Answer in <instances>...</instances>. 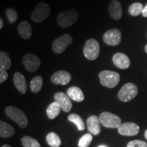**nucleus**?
<instances>
[{
    "label": "nucleus",
    "mask_w": 147,
    "mask_h": 147,
    "mask_svg": "<svg viewBox=\"0 0 147 147\" xmlns=\"http://www.w3.org/2000/svg\"><path fill=\"white\" fill-rule=\"evenodd\" d=\"M79 14L76 9L71 8L59 13L57 17V22L61 28H68L78 21Z\"/></svg>",
    "instance_id": "obj_1"
},
{
    "label": "nucleus",
    "mask_w": 147,
    "mask_h": 147,
    "mask_svg": "<svg viewBox=\"0 0 147 147\" xmlns=\"http://www.w3.org/2000/svg\"><path fill=\"white\" fill-rule=\"evenodd\" d=\"M5 113L20 127L25 128L28 125V119L26 115L17 108L14 107V106H8L5 108Z\"/></svg>",
    "instance_id": "obj_2"
},
{
    "label": "nucleus",
    "mask_w": 147,
    "mask_h": 147,
    "mask_svg": "<svg viewBox=\"0 0 147 147\" xmlns=\"http://www.w3.org/2000/svg\"><path fill=\"white\" fill-rule=\"evenodd\" d=\"M99 78L102 85L108 88H115L120 81V75L116 71L103 70L99 74Z\"/></svg>",
    "instance_id": "obj_3"
},
{
    "label": "nucleus",
    "mask_w": 147,
    "mask_h": 147,
    "mask_svg": "<svg viewBox=\"0 0 147 147\" xmlns=\"http://www.w3.org/2000/svg\"><path fill=\"white\" fill-rule=\"evenodd\" d=\"M51 13V8L50 5L45 2H40L34 8L31 18L33 22L40 23L45 21L50 16Z\"/></svg>",
    "instance_id": "obj_4"
},
{
    "label": "nucleus",
    "mask_w": 147,
    "mask_h": 147,
    "mask_svg": "<svg viewBox=\"0 0 147 147\" xmlns=\"http://www.w3.org/2000/svg\"><path fill=\"white\" fill-rule=\"evenodd\" d=\"M100 53V46L95 39H89L84 44L83 53L88 60L93 61L98 58Z\"/></svg>",
    "instance_id": "obj_5"
},
{
    "label": "nucleus",
    "mask_w": 147,
    "mask_h": 147,
    "mask_svg": "<svg viewBox=\"0 0 147 147\" xmlns=\"http://www.w3.org/2000/svg\"><path fill=\"white\" fill-rule=\"evenodd\" d=\"M138 92V89L137 86L131 82H128L119 90L118 97L121 102H128L135 98Z\"/></svg>",
    "instance_id": "obj_6"
},
{
    "label": "nucleus",
    "mask_w": 147,
    "mask_h": 147,
    "mask_svg": "<svg viewBox=\"0 0 147 147\" xmlns=\"http://www.w3.org/2000/svg\"><path fill=\"white\" fill-rule=\"evenodd\" d=\"M73 41L72 37L69 34L62 35L54 40L52 45V49L55 54L60 55L66 50Z\"/></svg>",
    "instance_id": "obj_7"
},
{
    "label": "nucleus",
    "mask_w": 147,
    "mask_h": 147,
    "mask_svg": "<svg viewBox=\"0 0 147 147\" xmlns=\"http://www.w3.org/2000/svg\"><path fill=\"white\" fill-rule=\"evenodd\" d=\"M101 124L107 128H119L121 125V119L119 116L109 112H104L100 115Z\"/></svg>",
    "instance_id": "obj_8"
},
{
    "label": "nucleus",
    "mask_w": 147,
    "mask_h": 147,
    "mask_svg": "<svg viewBox=\"0 0 147 147\" xmlns=\"http://www.w3.org/2000/svg\"><path fill=\"white\" fill-rule=\"evenodd\" d=\"M23 63L25 69L29 72H35L38 70L41 65V61L36 55L32 53H27L24 55L23 58Z\"/></svg>",
    "instance_id": "obj_9"
},
{
    "label": "nucleus",
    "mask_w": 147,
    "mask_h": 147,
    "mask_svg": "<svg viewBox=\"0 0 147 147\" xmlns=\"http://www.w3.org/2000/svg\"><path fill=\"white\" fill-rule=\"evenodd\" d=\"M122 39V34L118 29H111L106 31L103 36V40L107 45L111 47L118 46Z\"/></svg>",
    "instance_id": "obj_10"
},
{
    "label": "nucleus",
    "mask_w": 147,
    "mask_h": 147,
    "mask_svg": "<svg viewBox=\"0 0 147 147\" xmlns=\"http://www.w3.org/2000/svg\"><path fill=\"white\" fill-rule=\"evenodd\" d=\"M55 102H58L61 109L65 113H68L72 108V103L68 95L63 92H57L54 95Z\"/></svg>",
    "instance_id": "obj_11"
},
{
    "label": "nucleus",
    "mask_w": 147,
    "mask_h": 147,
    "mask_svg": "<svg viewBox=\"0 0 147 147\" xmlns=\"http://www.w3.org/2000/svg\"><path fill=\"white\" fill-rule=\"evenodd\" d=\"M140 127L137 124L134 123H121L118 128L119 134L126 136H134L139 133Z\"/></svg>",
    "instance_id": "obj_12"
},
{
    "label": "nucleus",
    "mask_w": 147,
    "mask_h": 147,
    "mask_svg": "<svg viewBox=\"0 0 147 147\" xmlns=\"http://www.w3.org/2000/svg\"><path fill=\"white\" fill-rule=\"evenodd\" d=\"M71 75L68 71L64 70H59L55 72L51 76V82L55 84H61L67 85L70 82Z\"/></svg>",
    "instance_id": "obj_13"
},
{
    "label": "nucleus",
    "mask_w": 147,
    "mask_h": 147,
    "mask_svg": "<svg viewBox=\"0 0 147 147\" xmlns=\"http://www.w3.org/2000/svg\"><path fill=\"white\" fill-rule=\"evenodd\" d=\"M108 12L110 17L115 21H119L122 17L123 9L121 3L118 0H113L108 5Z\"/></svg>",
    "instance_id": "obj_14"
},
{
    "label": "nucleus",
    "mask_w": 147,
    "mask_h": 147,
    "mask_svg": "<svg viewBox=\"0 0 147 147\" xmlns=\"http://www.w3.org/2000/svg\"><path fill=\"white\" fill-rule=\"evenodd\" d=\"M113 61L116 67L121 69H127L131 64V61L128 56L122 53H117L114 55Z\"/></svg>",
    "instance_id": "obj_15"
},
{
    "label": "nucleus",
    "mask_w": 147,
    "mask_h": 147,
    "mask_svg": "<svg viewBox=\"0 0 147 147\" xmlns=\"http://www.w3.org/2000/svg\"><path fill=\"white\" fill-rule=\"evenodd\" d=\"M87 126L90 134L97 136L100 133V121L95 115L90 116L87 120Z\"/></svg>",
    "instance_id": "obj_16"
},
{
    "label": "nucleus",
    "mask_w": 147,
    "mask_h": 147,
    "mask_svg": "<svg viewBox=\"0 0 147 147\" xmlns=\"http://www.w3.org/2000/svg\"><path fill=\"white\" fill-rule=\"evenodd\" d=\"M13 81L15 87L21 94H25L27 92V82L26 79L23 74H22L21 72L14 73L13 76Z\"/></svg>",
    "instance_id": "obj_17"
},
{
    "label": "nucleus",
    "mask_w": 147,
    "mask_h": 147,
    "mask_svg": "<svg viewBox=\"0 0 147 147\" xmlns=\"http://www.w3.org/2000/svg\"><path fill=\"white\" fill-rule=\"evenodd\" d=\"M18 32L20 36L24 40L30 39L33 34L32 27L30 23L26 21H22L18 24Z\"/></svg>",
    "instance_id": "obj_18"
},
{
    "label": "nucleus",
    "mask_w": 147,
    "mask_h": 147,
    "mask_svg": "<svg viewBox=\"0 0 147 147\" xmlns=\"http://www.w3.org/2000/svg\"><path fill=\"white\" fill-rule=\"evenodd\" d=\"M67 95L71 100L76 102H81L84 100V93L81 89L78 87H71L67 90Z\"/></svg>",
    "instance_id": "obj_19"
},
{
    "label": "nucleus",
    "mask_w": 147,
    "mask_h": 147,
    "mask_svg": "<svg viewBox=\"0 0 147 147\" xmlns=\"http://www.w3.org/2000/svg\"><path fill=\"white\" fill-rule=\"evenodd\" d=\"M61 110V108L58 102H54L51 103L50 105L48 106L47 109V114L48 117L51 119V120L55 119L59 115Z\"/></svg>",
    "instance_id": "obj_20"
},
{
    "label": "nucleus",
    "mask_w": 147,
    "mask_h": 147,
    "mask_svg": "<svg viewBox=\"0 0 147 147\" xmlns=\"http://www.w3.org/2000/svg\"><path fill=\"white\" fill-rule=\"evenodd\" d=\"M14 134V129L10 125L3 121H0V136L10 138Z\"/></svg>",
    "instance_id": "obj_21"
},
{
    "label": "nucleus",
    "mask_w": 147,
    "mask_h": 147,
    "mask_svg": "<svg viewBox=\"0 0 147 147\" xmlns=\"http://www.w3.org/2000/svg\"><path fill=\"white\" fill-rule=\"evenodd\" d=\"M12 65L10 55L5 51L0 52V69L8 70Z\"/></svg>",
    "instance_id": "obj_22"
},
{
    "label": "nucleus",
    "mask_w": 147,
    "mask_h": 147,
    "mask_svg": "<svg viewBox=\"0 0 147 147\" xmlns=\"http://www.w3.org/2000/svg\"><path fill=\"white\" fill-rule=\"evenodd\" d=\"M43 78L41 76H36L30 82V89L33 93H38L42 87Z\"/></svg>",
    "instance_id": "obj_23"
},
{
    "label": "nucleus",
    "mask_w": 147,
    "mask_h": 147,
    "mask_svg": "<svg viewBox=\"0 0 147 147\" xmlns=\"http://www.w3.org/2000/svg\"><path fill=\"white\" fill-rule=\"evenodd\" d=\"M47 141L51 147H59L61 144V140L59 136L55 132H51L47 136Z\"/></svg>",
    "instance_id": "obj_24"
},
{
    "label": "nucleus",
    "mask_w": 147,
    "mask_h": 147,
    "mask_svg": "<svg viewBox=\"0 0 147 147\" xmlns=\"http://www.w3.org/2000/svg\"><path fill=\"white\" fill-rule=\"evenodd\" d=\"M68 120L76 125L79 131H83L84 128H85L83 120H82L81 117L77 115V114H70L68 116Z\"/></svg>",
    "instance_id": "obj_25"
},
{
    "label": "nucleus",
    "mask_w": 147,
    "mask_h": 147,
    "mask_svg": "<svg viewBox=\"0 0 147 147\" xmlns=\"http://www.w3.org/2000/svg\"><path fill=\"white\" fill-rule=\"evenodd\" d=\"M144 6L142 3H134L129 7V13L132 16H137L142 13Z\"/></svg>",
    "instance_id": "obj_26"
},
{
    "label": "nucleus",
    "mask_w": 147,
    "mask_h": 147,
    "mask_svg": "<svg viewBox=\"0 0 147 147\" xmlns=\"http://www.w3.org/2000/svg\"><path fill=\"white\" fill-rule=\"evenodd\" d=\"M22 144L24 147H41L36 139L29 136H24L21 138Z\"/></svg>",
    "instance_id": "obj_27"
},
{
    "label": "nucleus",
    "mask_w": 147,
    "mask_h": 147,
    "mask_svg": "<svg viewBox=\"0 0 147 147\" xmlns=\"http://www.w3.org/2000/svg\"><path fill=\"white\" fill-rule=\"evenodd\" d=\"M5 16L7 19L10 23H14L18 19V13L13 8H7L5 11Z\"/></svg>",
    "instance_id": "obj_28"
},
{
    "label": "nucleus",
    "mask_w": 147,
    "mask_h": 147,
    "mask_svg": "<svg viewBox=\"0 0 147 147\" xmlns=\"http://www.w3.org/2000/svg\"><path fill=\"white\" fill-rule=\"evenodd\" d=\"M93 140V136L91 134H86L79 139L78 146L79 147H88L91 144Z\"/></svg>",
    "instance_id": "obj_29"
},
{
    "label": "nucleus",
    "mask_w": 147,
    "mask_h": 147,
    "mask_svg": "<svg viewBox=\"0 0 147 147\" xmlns=\"http://www.w3.org/2000/svg\"><path fill=\"white\" fill-rule=\"evenodd\" d=\"M127 147H147V143L144 141L136 140L129 142Z\"/></svg>",
    "instance_id": "obj_30"
},
{
    "label": "nucleus",
    "mask_w": 147,
    "mask_h": 147,
    "mask_svg": "<svg viewBox=\"0 0 147 147\" xmlns=\"http://www.w3.org/2000/svg\"><path fill=\"white\" fill-rule=\"evenodd\" d=\"M8 74L7 73L6 70L4 69H0V83L2 84L3 82L8 79Z\"/></svg>",
    "instance_id": "obj_31"
},
{
    "label": "nucleus",
    "mask_w": 147,
    "mask_h": 147,
    "mask_svg": "<svg viewBox=\"0 0 147 147\" xmlns=\"http://www.w3.org/2000/svg\"><path fill=\"white\" fill-rule=\"evenodd\" d=\"M142 14L143 17H145V18L147 17V4L145 5L144 9H143Z\"/></svg>",
    "instance_id": "obj_32"
},
{
    "label": "nucleus",
    "mask_w": 147,
    "mask_h": 147,
    "mask_svg": "<svg viewBox=\"0 0 147 147\" xmlns=\"http://www.w3.org/2000/svg\"><path fill=\"white\" fill-rule=\"evenodd\" d=\"M3 27V20L2 18H0V29H2Z\"/></svg>",
    "instance_id": "obj_33"
},
{
    "label": "nucleus",
    "mask_w": 147,
    "mask_h": 147,
    "mask_svg": "<svg viewBox=\"0 0 147 147\" xmlns=\"http://www.w3.org/2000/svg\"><path fill=\"white\" fill-rule=\"evenodd\" d=\"M144 136H145V138L147 140V129L144 132Z\"/></svg>",
    "instance_id": "obj_34"
},
{
    "label": "nucleus",
    "mask_w": 147,
    "mask_h": 147,
    "mask_svg": "<svg viewBox=\"0 0 147 147\" xmlns=\"http://www.w3.org/2000/svg\"><path fill=\"white\" fill-rule=\"evenodd\" d=\"M1 147H11L10 145H8V144H4V145H3Z\"/></svg>",
    "instance_id": "obj_35"
},
{
    "label": "nucleus",
    "mask_w": 147,
    "mask_h": 147,
    "mask_svg": "<svg viewBox=\"0 0 147 147\" xmlns=\"http://www.w3.org/2000/svg\"><path fill=\"white\" fill-rule=\"evenodd\" d=\"M144 50H145V51H146V53H147V45L144 47Z\"/></svg>",
    "instance_id": "obj_36"
},
{
    "label": "nucleus",
    "mask_w": 147,
    "mask_h": 147,
    "mask_svg": "<svg viewBox=\"0 0 147 147\" xmlns=\"http://www.w3.org/2000/svg\"><path fill=\"white\" fill-rule=\"evenodd\" d=\"M98 147H107V146H104V145H100V146H99Z\"/></svg>",
    "instance_id": "obj_37"
}]
</instances>
